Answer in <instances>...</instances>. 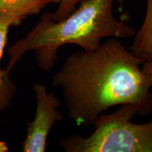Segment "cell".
I'll use <instances>...</instances> for the list:
<instances>
[{"instance_id":"cell-11","label":"cell","mask_w":152,"mask_h":152,"mask_svg":"<svg viewBox=\"0 0 152 152\" xmlns=\"http://www.w3.org/2000/svg\"><path fill=\"white\" fill-rule=\"evenodd\" d=\"M115 1H116L117 2H118L120 4H123V3H125V1H128V0H115Z\"/></svg>"},{"instance_id":"cell-4","label":"cell","mask_w":152,"mask_h":152,"mask_svg":"<svg viewBox=\"0 0 152 152\" xmlns=\"http://www.w3.org/2000/svg\"><path fill=\"white\" fill-rule=\"evenodd\" d=\"M33 89L36 97L35 115L33 121L26 123L27 133L22 142V149L24 152H44L51 130L62 119L58 110L61 102L43 84L36 83Z\"/></svg>"},{"instance_id":"cell-10","label":"cell","mask_w":152,"mask_h":152,"mask_svg":"<svg viewBox=\"0 0 152 152\" xmlns=\"http://www.w3.org/2000/svg\"><path fill=\"white\" fill-rule=\"evenodd\" d=\"M9 148L7 144L4 141H0V152L9 151Z\"/></svg>"},{"instance_id":"cell-6","label":"cell","mask_w":152,"mask_h":152,"mask_svg":"<svg viewBox=\"0 0 152 152\" xmlns=\"http://www.w3.org/2000/svg\"><path fill=\"white\" fill-rule=\"evenodd\" d=\"M129 49L144 62L152 60V0H147L144 21L133 36Z\"/></svg>"},{"instance_id":"cell-2","label":"cell","mask_w":152,"mask_h":152,"mask_svg":"<svg viewBox=\"0 0 152 152\" xmlns=\"http://www.w3.org/2000/svg\"><path fill=\"white\" fill-rule=\"evenodd\" d=\"M115 0H85L66 18L54 20L52 13H45L24 37L8 49L9 73L26 53L35 51L37 65L49 71L54 67L58 52L68 44L90 52L101 45L104 37L132 38L136 30L115 18L113 5Z\"/></svg>"},{"instance_id":"cell-7","label":"cell","mask_w":152,"mask_h":152,"mask_svg":"<svg viewBox=\"0 0 152 152\" xmlns=\"http://www.w3.org/2000/svg\"><path fill=\"white\" fill-rule=\"evenodd\" d=\"M60 0H0V14H14L24 19L36 15L52 3Z\"/></svg>"},{"instance_id":"cell-9","label":"cell","mask_w":152,"mask_h":152,"mask_svg":"<svg viewBox=\"0 0 152 152\" xmlns=\"http://www.w3.org/2000/svg\"><path fill=\"white\" fill-rule=\"evenodd\" d=\"M142 71L147 75L152 88V60L144 62V64L142 66Z\"/></svg>"},{"instance_id":"cell-8","label":"cell","mask_w":152,"mask_h":152,"mask_svg":"<svg viewBox=\"0 0 152 152\" xmlns=\"http://www.w3.org/2000/svg\"><path fill=\"white\" fill-rule=\"evenodd\" d=\"M84 1L85 0H60L56 10L52 13L53 19L58 21L66 18Z\"/></svg>"},{"instance_id":"cell-1","label":"cell","mask_w":152,"mask_h":152,"mask_svg":"<svg viewBox=\"0 0 152 152\" xmlns=\"http://www.w3.org/2000/svg\"><path fill=\"white\" fill-rule=\"evenodd\" d=\"M144 62L111 37L94 50L68 56L52 84L61 91L68 117L78 126L93 125L101 114L125 104L144 116L152 113V88Z\"/></svg>"},{"instance_id":"cell-5","label":"cell","mask_w":152,"mask_h":152,"mask_svg":"<svg viewBox=\"0 0 152 152\" xmlns=\"http://www.w3.org/2000/svg\"><path fill=\"white\" fill-rule=\"evenodd\" d=\"M24 20L14 14H0V61L8 40V34L11 26H16ZM7 69L0 68V113L11 104L17 92V86Z\"/></svg>"},{"instance_id":"cell-3","label":"cell","mask_w":152,"mask_h":152,"mask_svg":"<svg viewBox=\"0 0 152 152\" xmlns=\"http://www.w3.org/2000/svg\"><path fill=\"white\" fill-rule=\"evenodd\" d=\"M138 115L131 104L120 105L110 113H102L90 135L73 134L59 142L66 152H152V121H132Z\"/></svg>"}]
</instances>
